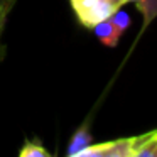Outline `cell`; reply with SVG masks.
I'll list each match as a JSON object with an SVG mask.
<instances>
[{
  "mask_svg": "<svg viewBox=\"0 0 157 157\" xmlns=\"http://www.w3.org/2000/svg\"><path fill=\"white\" fill-rule=\"evenodd\" d=\"M14 5H15V0H0V61L4 59V54H5V48L2 44V34H4L9 14L14 9Z\"/></svg>",
  "mask_w": 157,
  "mask_h": 157,
  "instance_id": "52a82bcc",
  "label": "cell"
},
{
  "mask_svg": "<svg viewBox=\"0 0 157 157\" xmlns=\"http://www.w3.org/2000/svg\"><path fill=\"white\" fill-rule=\"evenodd\" d=\"M69 2L79 22L90 29H93L105 19L112 17L117 12L105 0H69Z\"/></svg>",
  "mask_w": 157,
  "mask_h": 157,
  "instance_id": "6da1fadb",
  "label": "cell"
},
{
  "mask_svg": "<svg viewBox=\"0 0 157 157\" xmlns=\"http://www.w3.org/2000/svg\"><path fill=\"white\" fill-rule=\"evenodd\" d=\"M132 139V157H157V130Z\"/></svg>",
  "mask_w": 157,
  "mask_h": 157,
  "instance_id": "3957f363",
  "label": "cell"
},
{
  "mask_svg": "<svg viewBox=\"0 0 157 157\" xmlns=\"http://www.w3.org/2000/svg\"><path fill=\"white\" fill-rule=\"evenodd\" d=\"M93 140H91V133L88 132V127L83 125L76 130V133L71 137V142H69V147L66 150V154L71 157H78V154L81 150H85L88 145H91Z\"/></svg>",
  "mask_w": 157,
  "mask_h": 157,
  "instance_id": "5b68a950",
  "label": "cell"
},
{
  "mask_svg": "<svg viewBox=\"0 0 157 157\" xmlns=\"http://www.w3.org/2000/svg\"><path fill=\"white\" fill-rule=\"evenodd\" d=\"M105 2H106V4L112 5V7L115 9V10H118V9H122L125 4H128L127 0H105Z\"/></svg>",
  "mask_w": 157,
  "mask_h": 157,
  "instance_id": "9c48e42d",
  "label": "cell"
},
{
  "mask_svg": "<svg viewBox=\"0 0 157 157\" xmlns=\"http://www.w3.org/2000/svg\"><path fill=\"white\" fill-rule=\"evenodd\" d=\"M78 157H132V139H117L110 142L91 144Z\"/></svg>",
  "mask_w": 157,
  "mask_h": 157,
  "instance_id": "7a4b0ae2",
  "label": "cell"
},
{
  "mask_svg": "<svg viewBox=\"0 0 157 157\" xmlns=\"http://www.w3.org/2000/svg\"><path fill=\"white\" fill-rule=\"evenodd\" d=\"M93 29H95L98 39L105 46H108V48H115L117 42H118V39L122 37V34H123V31L115 24V21H113L112 17L101 21L100 24H96Z\"/></svg>",
  "mask_w": 157,
  "mask_h": 157,
  "instance_id": "277c9868",
  "label": "cell"
},
{
  "mask_svg": "<svg viewBox=\"0 0 157 157\" xmlns=\"http://www.w3.org/2000/svg\"><path fill=\"white\" fill-rule=\"evenodd\" d=\"M127 2H133L137 5L144 17V27H147L157 17V0H127Z\"/></svg>",
  "mask_w": 157,
  "mask_h": 157,
  "instance_id": "8992f818",
  "label": "cell"
},
{
  "mask_svg": "<svg viewBox=\"0 0 157 157\" xmlns=\"http://www.w3.org/2000/svg\"><path fill=\"white\" fill-rule=\"evenodd\" d=\"M21 157H51V154L39 142H25L21 150Z\"/></svg>",
  "mask_w": 157,
  "mask_h": 157,
  "instance_id": "ba28073f",
  "label": "cell"
}]
</instances>
